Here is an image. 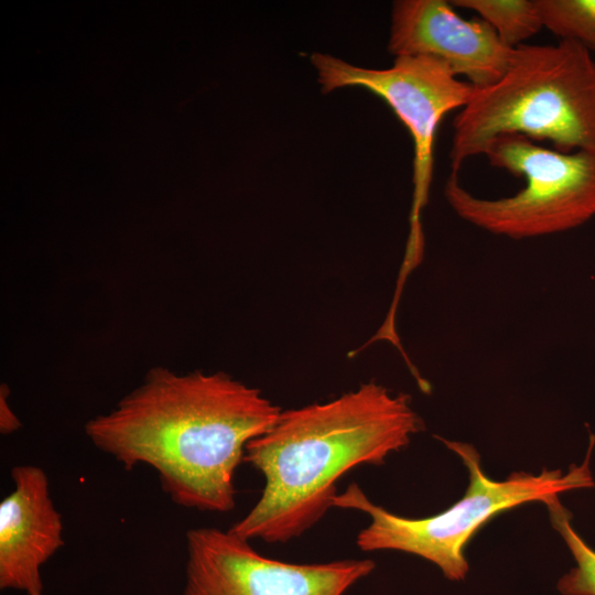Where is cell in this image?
<instances>
[{"mask_svg":"<svg viewBox=\"0 0 595 595\" xmlns=\"http://www.w3.org/2000/svg\"><path fill=\"white\" fill-rule=\"evenodd\" d=\"M280 407L225 372L177 374L154 367L85 433L130 470L145 464L184 508L229 512L247 444L278 420Z\"/></svg>","mask_w":595,"mask_h":595,"instance_id":"cell-1","label":"cell"},{"mask_svg":"<svg viewBox=\"0 0 595 595\" xmlns=\"http://www.w3.org/2000/svg\"><path fill=\"white\" fill-rule=\"evenodd\" d=\"M422 429L410 397L375 381L327 402L281 411L246 446L244 463L263 475L264 486L229 530L268 543L301 537L333 507L337 482L347 472L382 465Z\"/></svg>","mask_w":595,"mask_h":595,"instance_id":"cell-2","label":"cell"},{"mask_svg":"<svg viewBox=\"0 0 595 595\" xmlns=\"http://www.w3.org/2000/svg\"><path fill=\"white\" fill-rule=\"evenodd\" d=\"M549 140L561 152L595 151V61L574 40L521 44L505 75L475 88L453 121L452 172L497 136Z\"/></svg>","mask_w":595,"mask_h":595,"instance_id":"cell-3","label":"cell"},{"mask_svg":"<svg viewBox=\"0 0 595 595\" xmlns=\"http://www.w3.org/2000/svg\"><path fill=\"white\" fill-rule=\"evenodd\" d=\"M455 453L468 472L463 497L447 509L424 518H407L372 502L356 483L333 499L334 508L351 509L370 521L356 538L365 552L392 550L420 556L450 581H463L468 573L465 549L469 540L494 517L529 502L544 504L552 497L594 486L589 469L594 436L581 465L566 473L543 468L539 474L515 472L505 480L491 479L483 469L480 455L468 443L439 437Z\"/></svg>","mask_w":595,"mask_h":595,"instance_id":"cell-4","label":"cell"},{"mask_svg":"<svg viewBox=\"0 0 595 595\" xmlns=\"http://www.w3.org/2000/svg\"><path fill=\"white\" fill-rule=\"evenodd\" d=\"M483 154L493 166L522 176L526 186L508 197L480 198L452 172L444 195L467 223L494 235L524 239L565 231L595 216V151L566 153L506 133L491 139Z\"/></svg>","mask_w":595,"mask_h":595,"instance_id":"cell-5","label":"cell"},{"mask_svg":"<svg viewBox=\"0 0 595 595\" xmlns=\"http://www.w3.org/2000/svg\"><path fill=\"white\" fill-rule=\"evenodd\" d=\"M322 91L363 87L381 97L409 130L413 140V199L407 267H414L423 251L420 215L428 202L433 174V147L443 117L462 109L475 87L458 80L448 65L429 55L397 56L391 67L363 68L340 58L315 53L311 56Z\"/></svg>","mask_w":595,"mask_h":595,"instance_id":"cell-6","label":"cell"},{"mask_svg":"<svg viewBox=\"0 0 595 595\" xmlns=\"http://www.w3.org/2000/svg\"><path fill=\"white\" fill-rule=\"evenodd\" d=\"M215 527L186 533L183 595H345L376 567L369 559L290 563Z\"/></svg>","mask_w":595,"mask_h":595,"instance_id":"cell-7","label":"cell"},{"mask_svg":"<svg viewBox=\"0 0 595 595\" xmlns=\"http://www.w3.org/2000/svg\"><path fill=\"white\" fill-rule=\"evenodd\" d=\"M397 56L429 55L444 61L475 88L497 83L507 72L513 50L482 19L459 17L450 1L393 2L388 43Z\"/></svg>","mask_w":595,"mask_h":595,"instance_id":"cell-8","label":"cell"},{"mask_svg":"<svg viewBox=\"0 0 595 595\" xmlns=\"http://www.w3.org/2000/svg\"><path fill=\"white\" fill-rule=\"evenodd\" d=\"M13 489L0 502V588L43 595L42 566L63 547V522L45 472L11 469Z\"/></svg>","mask_w":595,"mask_h":595,"instance_id":"cell-9","label":"cell"},{"mask_svg":"<svg viewBox=\"0 0 595 595\" xmlns=\"http://www.w3.org/2000/svg\"><path fill=\"white\" fill-rule=\"evenodd\" d=\"M453 7L475 11L497 33L500 41L515 48L542 28L537 0H453Z\"/></svg>","mask_w":595,"mask_h":595,"instance_id":"cell-10","label":"cell"},{"mask_svg":"<svg viewBox=\"0 0 595 595\" xmlns=\"http://www.w3.org/2000/svg\"><path fill=\"white\" fill-rule=\"evenodd\" d=\"M551 523L571 551L576 565L558 582L562 595H595V550L573 529L571 512L560 502L559 496L544 502Z\"/></svg>","mask_w":595,"mask_h":595,"instance_id":"cell-11","label":"cell"},{"mask_svg":"<svg viewBox=\"0 0 595 595\" xmlns=\"http://www.w3.org/2000/svg\"><path fill=\"white\" fill-rule=\"evenodd\" d=\"M543 28L561 40L589 47L595 39V0H537Z\"/></svg>","mask_w":595,"mask_h":595,"instance_id":"cell-12","label":"cell"},{"mask_svg":"<svg viewBox=\"0 0 595 595\" xmlns=\"http://www.w3.org/2000/svg\"><path fill=\"white\" fill-rule=\"evenodd\" d=\"M21 426L19 419L11 411L7 402V394L1 388L0 394V430L1 433L8 434L17 431Z\"/></svg>","mask_w":595,"mask_h":595,"instance_id":"cell-13","label":"cell"},{"mask_svg":"<svg viewBox=\"0 0 595 595\" xmlns=\"http://www.w3.org/2000/svg\"><path fill=\"white\" fill-rule=\"evenodd\" d=\"M594 48L595 50V39L592 41L591 45H589V48Z\"/></svg>","mask_w":595,"mask_h":595,"instance_id":"cell-14","label":"cell"}]
</instances>
